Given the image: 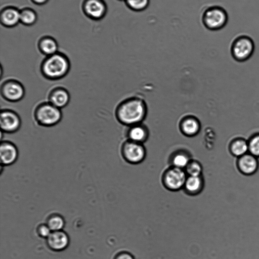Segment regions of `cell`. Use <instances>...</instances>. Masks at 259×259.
<instances>
[{
    "instance_id": "cell-1",
    "label": "cell",
    "mask_w": 259,
    "mask_h": 259,
    "mask_svg": "<svg viewBox=\"0 0 259 259\" xmlns=\"http://www.w3.org/2000/svg\"><path fill=\"white\" fill-rule=\"evenodd\" d=\"M70 69L68 57L64 54L57 52L46 56L41 63L40 69L42 76L47 79L56 80L64 77Z\"/></svg>"
},
{
    "instance_id": "cell-2",
    "label": "cell",
    "mask_w": 259,
    "mask_h": 259,
    "mask_svg": "<svg viewBox=\"0 0 259 259\" xmlns=\"http://www.w3.org/2000/svg\"><path fill=\"white\" fill-rule=\"evenodd\" d=\"M145 114L144 103L137 99H130L121 103L116 111L118 120L126 124H134L141 121Z\"/></svg>"
},
{
    "instance_id": "cell-3",
    "label": "cell",
    "mask_w": 259,
    "mask_h": 259,
    "mask_svg": "<svg viewBox=\"0 0 259 259\" xmlns=\"http://www.w3.org/2000/svg\"><path fill=\"white\" fill-rule=\"evenodd\" d=\"M34 118L37 123L42 126L51 127L57 124L62 119L60 109L49 102L39 104L34 111Z\"/></svg>"
},
{
    "instance_id": "cell-4",
    "label": "cell",
    "mask_w": 259,
    "mask_h": 259,
    "mask_svg": "<svg viewBox=\"0 0 259 259\" xmlns=\"http://www.w3.org/2000/svg\"><path fill=\"white\" fill-rule=\"evenodd\" d=\"M203 25L208 30H219L227 24L228 15L222 7L213 6L206 9L201 17Z\"/></svg>"
},
{
    "instance_id": "cell-5",
    "label": "cell",
    "mask_w": 259,
    "mask_h": 259,
    "mask_svg": "<svg viewBox=\"0 0 259 259\" xmlns=\"http://www.w3.org/2000/svg\"><path fill=\"white\" fill-rule=\"evenodd\" d=\"M254 48L253 39L247 35H241L233 40L231 46V53L236 61L243 62L251 57Z\"/></svg>"
},
{
    "instance_id": "cell-6",
    "label": "cell",
    "mask_w": 259,
    "mask_h": 259,
    "mask_svg": "<svg viewBox=\"0 0 259 259\" xmlns=\"http://www.w3.org/2000/svg\"><path fill=\"white\" fill-rule=\"evenodd\" d=\"M25 93L23 85L14 79L6 80L1 86V96L5 100L10 102L20 101L24 97Z\"/></svg>"
},
{
    "instance_id": "cell-7",
    "label": "cell",
    "mask_w": 259,
    "mask_h": 259,
    "mask_svg": "<svg viewBox=\"0 0 259 259\" xmlns=\"http://www.w3.org/2000/svg\"><path fill=\"white\" fill-rule=\"evenodd\" d=\"M21 126V119L15 111L8 109H2L0 112V126L2 132L14 133Z\"/></svg>"
},
{
    "instance_id": "cell-8",
    "label": "cell",
    "mask_w": 259,
    "mask_h": 259,
    "mask_svg": "<svg viewBox=\"0 0 259 259\" xmlns=\"http://www.w3.org/2000/svg\"><path fill=\"white\" fill-rule=\"evenodd\" d=\"M186 172L183 169L172 167L163 176V183L167 189L176 191L184 187L187 179Z\"/></svg>"
},
{
    "instance_id": "cell-9",
    "label": "cell",
    "mask_w": 259,
    "mask_h": 259,
    "mask_svg": "<svg viewBox=\"0 0 259 259\" xmlns=\"http://www.w3.org/2000/svg\"><path fill=\"white\" fill-rule=\"evenodd\" d=\"M82 10L84 15L94 20L103 19L107 12V6L104 0H84Z\"/></svg>"
},
{
    "instance_id": "cell-10",
    "label": "cell",
    "mask_w": 259,
    "mask_h": 259,
    "mask_svg": "<svg viewBox=\"0 0 259 259\" xmlns=\"http://www.w3.org/2000/svg\"><path fill=\"white\" fill-rule=\"evenodd\" d=\"M122 153L124 158L132 163L141 162L145 156L144 147L140 143L132 141L125 142L123 144Z\"/></svg>"
},
{
    "instance_id": "cell-11",
    "label": "cell",
    "mask_w": 259,
    "mask_h": 259,
    "mask_svg": "<svg viewBox=\"0 0 259 259\" xmlns=\"http://www.w3.org/2000/svg\"><path fill=\"white\" fill-rule=\"evenodd\" d=\"M18 157V150L16 146L9 141H1L0 144V159L1 164L7 166L14 163Z\"/></svg>"
},
{
    "instance_id": "cell-12",
    "label": "cell",
    "mask_w": 259,
    "mask_h": 259,
    "mask_svg": "<svg viewBox=\"0 0 259 259\" xmlns=\"http://www.w3.org/2000/svg\"><path fill=\"white\" fill-rule=\"evenodd\" d=\"M46 239L48 246L55 251L64 250L69 243L68 235L62 230L52 232Z\"/></svg>"
},
{
    "instance_id": "cell-13",
    "label": "cell",
    "mask_w": 259,
    "mask_h": 259,
    "mask_svg": "<svg viewBox=\"0 0 259 259\" xmlns=\"http://www.w3.org/2000/svg\"><path fill=\"white\" fill-rule=\"evenodd\" d=\"M70 99L69 92L61 87L53 88L48 95L49 102L59 109L66 107L69 103Z\"/></svg>"
},
{
    "instance_id": "cell-14",
    "label": "cell",
    "mask_w": 259,
    "mask_h": 259,
    "mask_svg": "<svg viewBox=\"0 0 259 259\" xmlns=\"http://www.w3.org/2000/svg\"><path fill=\"white\" fill-rule=\"evenodd\" d=\"M237 165L239 170L245 175H251L258 169V158L248 153L238 158Z\"/></svg>"
},
{
    "instance_id": "cell-15",
    "label": "cell",
    "mask_w": 259,
    "mask_h": 259,
    "mask_svg": "<svg viewBox=\"0 0 259 259\" xmlns=\"http://www.w3.org/2000/svg\"><path fill=\"white\" fill-rule=\"evenodd\" d=\"M20 11L13 6L4 8L1 12L0 21L1 24L8 28L14 27L20 22Z\"/></svg>"
},
{
    "instance_id": "cell-16",
    "label": "cell",
    "mask_w": 259,
    "mask_h": 259,
    "mask_svg": "<svg viewBox=\"0 0 259 259\" xmlns=\"http://www.w3.org/2000/svg\"><path fill=\"white\" fill-rule=\"evenodd\" d=\"M37 46L40 52L46 56L58 52V44L57 40L49 35L41 37L38 41Z\"/></svg>"
},
{
    "instance_id": "cell-17",
    "label": "cell",
    "mask_w": 259,
    "mask_h": 259,
    "mask_svg": "<svg viewBox=\"0 0 259 259\" xmlns=\"http://www.w3.org/2000/svg\"><path fill=\"white\" fill-rule=\"evenodd\" d=\"M204 180L202 176L187 177L184 188L186 191L191 194H195L201 192L203 188Z\"/></svg>"
},
{
    "instance_id": "cell-18",
    "label": "cell",
    "mask_w": 259,
    "mask_h": 259,
    "mask_svg": "<svg viewBox=\"0 0 259 259\" xmlns=\"http://www.w3.org/2000/svg\"><path fill=\"white\" fill-rule=\"evenodd\" d=\"M229 148L233 156L239 158L248 153V141L242 138L236 139L230 143Z\"/></svg>"
},
{
    "instance_id": "cell-19",
    "label": "cell",
    "mask_w": 259,
    "mask_h": 259,
    "mask_svg": "<svg viewBox=\"0 0 259 259\" xmlns=\"http://www.w3.org/2000/svg\"><path fill=\"white\" fill-rule=\"evenodd\" d=\"M181 128L185 135L192 136L198 132L200 129V124L195 118L188 117L184 118L182 121Z\"/></svg>"
},
{
    "instance_id": "cell-20",
    "label": "cell",
    "mask_w": 259,
    "mask_h": 259,
    "mask_svg": "<svg viewBox=\"0 0 259 259\" xmlns=\"http://www.w3.org/2000/svg\"><path fill=\"white\" fill-rule=\"evenodd\" d=\"M20 22L25 26H32L37 20V14L34 10L31 8H24L20 11Z\"/></svg>"
},
{
    "instance_id": "cell-21",
    "label": "cell",
    "mask_w": 259,
    "mask_h": 259,
    "mask_svg": "<svg viewBox=\"0 0 259 259\" xmlns=\"http://www.w3.org/2000/svg\"><path fill=\"white\" fill-rule=\"evenodd\" d=\"M128 136L131 141L140 143L145 141L147 137V132L144 127L141 125H135L129 131Z\"/></svg>"
},
{
    "instance_id": "cell-22",
    "label": "cell",
    "mask_w": 259,
    "mask_h": 259,
    "mask_svg": "<svg viewBox=\"0 0 259 259\" xmlns=\"http://www.w3.org/2000/svg\"><path fill=\"white\" fill-rule=\"evenodd\" d=\"M47 225L52 232L62 230L65 225L63 218L58 214H53L49 216L47 221Z\"/></svg>"
},
{
    "instance_id": "cell-23",
    "label": "cell",
    "mask_w": 259,
    "mask_h": 259,
    "mask_svg": "<svg viewBox=\"0 0 259 259\" xmlns=\"http://www.w3.org/2000/svg\"><path fill=\"white\" fill-rule=\"evenodd\" d=\"M189 157L185 153L179 152L174 155L171 162L173 166L183 169L190 162Z\"/></svg>"
},
{
    "instance_id": "cell-24",
    "label": "cell",
    "mask_w": 259,
    "mask_h": 259,
    "mask_svg": "<svg viewBox=\"0 0 259 259\" xmlns=\"http://www.w3.org/2000/svg\"><path fill=\"white\" fill-rule=\"evenodd\" d=\"M150 0H125L126 6L131 10L140 12L145 10L149 5Z\"/></svg>"
},
{
    "instance_id": "cell-25",
    "label": "cell",
    "mask_w": 259,
    "mask_h": 259,
    "mask_svg": "<svg viewBox=\"0 0 259 259\" xmlns=\"http://www.w3.org/2000/svg\"><path fill=\"white\" fill-rule=\"evenodd\" d=\"M248 153L259 158V134L253 136L248 141Z\"/></svg>"
},
{
    "instance_id": "cell-26",
    "label": "cell",
    "mask_w": 259,
    "mask_h": 259,
    "mask_svg": "<svg viewBox=\"0 0 259 259\" xmlns=\"http://www.w3.org/2000/svg\"><path fill=\"white\" fill-rule=\"evenodd\" d=\"M186 172L190 176H201L202 167L201 165L195 161H190L186 167Z\"/></svg>"
},
{
    "instance_id": "cell-27",
    "label": "cell",
    "mask_w": 259,
    "mask_h": 259,
    "mask_svg": "<svg viewBox=\"0 0 259 259\" xmlns=\"http://www.w3.org/2000/svg\"><path fill=\"white\" fill-rule=\"evenodd\" d=\"M52 231L46 224H40L37 228V233L41 238H47L50 235Z\"/></svg>"
},
{
    "instance_id": "cell-28",
    "label": "cell",
    "mask_w": 259,
    "mask_h": 259,
    "mask_svg": "<svg viewBox=\"0 0 259 259\" xmlns=\"http://www.w3.org/2000/svg\"><path fill=\"white\" fill-rule=\"evenodd\" d=\"M115 259H134V257L128 253L122 252L117 255Z\"/></svg>"
},
{
    "instance_id": "cell-29",
    "label": "cell",
    "mask_w": 259,
    "mask_h": 259,
    "mask_svg": "<svg viewBox=\"0 0 259 259\" xmlns=\"http://www.w3.org/2000/svg\"><path fill=\"white\" fill-rule=\"evenodd\" d=\"M33 4L41 6L47 4L49 0H30Z\"/></svg>"
},
{
    "instance_id": "cell-30",
    "label": "cell",
    "mask_w": 259,
    "mask_h": 259,
    "mask_svg": "<svg viewBox=\"0 0 259 259\" xmlns=\"http://www.w3.org/2000/svg\"><path fill=\"white\" fill-rule=\"evenodd\" d=\"M117 1H124L125 2V0H117Z\"/></svg>"
}]
</instances>
